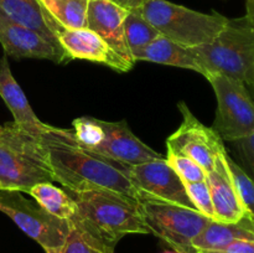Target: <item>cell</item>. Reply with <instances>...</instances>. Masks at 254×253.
<instances>
[{"mask_svg": "<svg viewBox=\"0 0 254 253\" xmlns=\"http://www.w3.org/2000/svg\"><path fill=\"white\" fill-rule=\"evenodd\" d=\"M41 138L49 150L55 181L68 192L108 190L141 201L128 176L129 166L79 148L61 128L52 126Z\"/></svg>", "mask_w": 254, "mask_h": 253, "instance_id": "obj_1", "label": "cell"}, {"mask_svg": "<svg viewBox=\"0 0 254 253\" xmlns=\"http://www.w3.org/2000/svg\"><path fill=\"white\" fill-rule=\"evenodd\" d=\"M76 202L72 218L94 237L116 247L127 235H148L140 202L108 190L68 192Z\"/></svg>", "mask_w": 254, "mask_h": 253, "instance_id": "obj_2", "label": "cell"}, {"mask_svg": "<svg viewBox=\"0 0 254 253\" xmlns=\"http://www.w3.org/2000/svg\"><path fill=\"white\" fill-rule=\"evenodd\" d=\"M49 150L41 136H35L14 122L0 133V190L27 192L41 183H54Z\"/></svg>", "mask_w": 254, "mask_h": 253, "instance_id": "obj_3", "label": "cell"}, {"mask_svg": "<svg viewBox=\"0 0 254 253\" xmlns=\"http://www.w3.org/2000/svg\"><path fill=\"white\" fill-rule=\"evenodd\" d=\"M140 11L161 36L185 47L212 42L230 20L217 11L205 14L168 0H146Z\"/></svg>", "mask_w": 254, "mask_h": 253, "instance_id": "obj_4", "label": "cell"}, {"mask_svg": "<svg viewBox=\"0 0 254 253\" xmlns=\"http://www.w3.org/2000/svg\"><path fill=\"white\" fill-rule=\"evenodd\" d=\"M203 77L222 73L247 84L254 68V27L243 19L228 20L227 26L210 44L192 47Z\"/></svg>", "mask_w": 254, "mask_h": 253, "instance_id": "obj_5", "label": "cell"}, {"mask_svg": "<svg viewBox=\"0 0 254 253\" xmlns=\"http://www.w3.org/2000/svg\"><path fill=\"white\" fill-rule=\"evenodd\" d=\"M139 202L150 233L170 246L171 250L180 253H198L192 246L193 238L213 220L184 206L155 200Z\"/></svg>", "mask_w": 254, "mask_h": 253, "instance_id": "obj_6", "label": "cell"}, {"mask_svg": "<svg viewBox=\"0 0 254 253\" xmlns=\"http://www.w3.org/2000/svg\"><path fill=\"white\" fill-rule=\"evenodd\" d=\"M217 99L212 128L222 140L233 141L254 131V99L247 86L222 73L206 77Z\"/></svg>", "mask_w": 254, "mask_h": 253, "instance_id": "obj_7", "label": "cell"}, {"mask_svg": "<svg viewBox=\"0 0 254 253\" xmlns=\"http://www.w3.org/2000/svg\"><path fill=\"white\" fill-rule=\"evenodd\" d=\"M0 211L45 251L64 248L71 227L69 220L51 215L14 190H0Z\"/></svg>", "mask_w": 254, "mask_h": 253, "instance_id": "obj_8", "label": "cell"}, {"mask_svg": "<svg viewBox=\"0 0 254 253\" xmlns=\"http://www.w3.org/2000/svg\"><path fill=\"white\" fill-rule=\"evenodd\" d=\"M178 106L184 117L183 123L168 138L166 148L190 156L205 169L206 173H210L215 169L216 160L227 151L223 140L215 129L201 123L186 103L180 102Z\"/></svg>", "mask_w": 254, "mask_h": 253, "instance_id": "obj_9", "label": "cell"}, {"mask_svg": "<svg viewBox=\"0 0 254 253\" xmlns=\"http://www.w3.org/2000/svg\"><path fill=\"white\" fill-rule=\"evenodd\" d=\"M128 176L141 200H155L196 210L185 184L165 158L129 166Z\"/></svg>", "mask_w": 254, "mask_h": 253, "instance_id": "obj_10", "label": "cell"}, {"mask_svg": "<svg viewBox=\"0 0 254 253\" xmlns=\"http://www.w3.org/2000/svg\"><path fill=\"white\" fill-rule=\"evenodd\" d=\"M0 44L6 56L14 59L50 60L56 63L67 61L62 50L50 44L34 30L10 19L0 9Z\"/></svg>", "mask_w": 254, "mask_h": 253, "instance_id": "obj_11", "label": "cell"}, {"mask_svg": "<svg viewBox=\"0 0 254 253\" xmlns=\"http://www.w3.org/2000/svg\"><path fill=\"white\" fill-rule=\"evenodd\" d=\"M101 122L106 136L104 140L92 150V153L98 154L126 166L138 165V164L164 158L160 153L144 144L130 130L126 121Z\"/></svg>", "mask_w": 254, "mask_h": 253, "instance_id": "obj_12", "label": "cell"}, {"mask_svg": "<svg viewBox=\"0 0 254 253\" xmlns=\"http://www.w3.org/2000/svg\"><path fill=\"white\" fill-rule=\"evenodd\" d=\"M59 42L68 60H87L106 64L117 72H128L134 67L122 59L101 36L87 27L62 29L59 34Z\"/></svg>", "mask_w": 254, "mask_h": 253, "instance_id": "obj_13", "label": "cell"}, {"mask_svg": "<svg viewBox=\"0 0 254 253\" xmlns=\"http://www.w3.org/2000/svg\"><path fill=\"white\" fill-rule=\"evenodd\" d=\"M129 10L112 0H89L87 29L101 36L122 59L134 66L133 56L126 41L124 20Z\"/></svg>", "mask_w": 254, "mask_h": 253, "instance_id": "obj_14", "label": "cell"}, {"mask_svg": "<svg viewBox=\"0 0 254 253\" xmlns=\"http://www.w3.org/2000/svg\"><path fill=\"white\" fill-rule=\"evenodd\" d=\"M227 151L216 160L215 169L207 173V183L212 198L215 221L237 223L245 217H251L240 200L231 179L227 164Z\"/></svg>", "mask_w": 254, "mask_h": 253, "instance_id": "obj_15", "label": "cell"}, {"mask_svg": "<svg viewBox=\"0 0 254 253\" xmlns=\"http://www.w3.org/2000/svg\"><path fill=\"white\" fill-rule=\"evenodd\" d=\"M0 97L11 112L14 123L27 133L42 136L52 128V126L42 123L34 113L24 91L12 76L6 55L0 60Z\"/></svg>", "mask_w": 254, "mask_h": 253, "instance_id": "obj_16", "label": "cell"}, {"mask_svg": "<svg viewBox=\"0 0 254 253\" xmlns=\"http://www.w3.org/2000/svg\"><path fill=\"white\" fill-rule=\"evenodd\" d=\"M0 9L10 19L34 30L50 44L62 50L59 42L62 27L52 19L40 0H0Z\"/></svg>", "mask_w": 254, "mask_h": 253, "instance_id": "obj_17", "label": "cell"}, {"mask_svg": "<svg viewBox=\"0 0 254 253\" xmlns=\"http://www.w3.org/2000/svg\"><path fill=\"white\" fill-rule=\"evenodd\" d=\"M134 61H146L166 66L192 69L203 76V68L192 47H185L171 41L165 36H160L151 44L133 54Z\"/></svg>", "mask_w": 254, "mask_h": 253, "instance_id": "obj_18", "label": "cell"}, {"mask_svg": "<svg viewBox=\"0 0 254 253\" xmlns=\"http://www.w3.org/2000/svg\"><path fill=\"white\" fill-rule=\"evenodd\" d=\"M238 240L254 241V220L245 217L237 223L211 221L192 241L197 252L220 251Z\"/></svg>", "mask_w": 254, "mask_h": 253, "instance_id": "obj_19", "label": "cell"}, {"mask_svg": "<svg viewBox=\"0 0 254 253\" xmlns=\"http://www.w3.org/2000/svg\"><path fill=\"white\" fill-rule=\"evenodd\" d=\"M36 203L44 210L62 220H71L76 213V202L68 192L52 185V183H41L29 191Z\"/></svg>", "mask_w": 254, "mask_h": 253, "instance_id": "obj_20", "label": "cell"}, {"mask_svg": "<svg viewBox=\"0 0 254 253\" xmlns=\"http://www.w3.org/2000/svg\"><path fill=\"white\" fill-rule=\"evenodd\" d=\"M52 19L64 30L87 27L89 0H40Z\"/></svg>", "mask_w": 254, "mask_h": 253, "instance_id": "obj_21", "label": "cell"}, {"mask_svg": "<svg viewBox=\"0 0 254 253\" xmlns=\"http://www.w3.org/2000/svg\"><path fill=\"white\" fill-rule=\"evenodd\" d=\"M124 34L131 56L134 52L143 49L161 36L160 32L144 17L140 9L128 11L124 20Z\"/></svg>", "mask_w": 254, "mask_h": 253, "instance_id": "obj_22", "label": "cell"}, {"mask_svg": "<svg viewBox=\"0 0 254 253\" xmlns=\"http://www.w3.org/2000/svg\"><path fill=\"white\" fill-rule=\"evenodd\" d=\"M69 233L62 253H114L116 247L94 237L73 218L69 220Z\"/></svg>", "mask_w": 254, "mask_h": 253, "instance_id": "obj_23", "label": "cell"}, {"mask_svg": "<svg viewBox=\"0 0 254 253\" xmlns=\"http://www.w3.org/2000/svg\"><path fill=\"white\" fill-rule=\"evenodd\" d=\"M227 164L238 197L242 201L248 215L254 220V181L230 155H227Z\"/></svg>", "mask_w": 254, "mask_h": 253, "instance_id": "obj_24", "label": "cell"}, {"mask_svg": "<svg viewBox=\"0 0 254 253\" xmlns=\"http://www.w3.org/2000/svg\"><path fill=\"white\" fill-rule=\"evenodd\" d=\"M165 159L170 164L171 168L176 171V174L180 176L184 184L203 181L207 179V173L205 171V169L190 156L183 155V154L175 153V151L168 149Z\"/></svg>", "mask_w": 254, "mask_h": 253, "instance_id": "obj_25", "label": "cell"}, {"mask_svg": "<svg viewBox=\"0 0 254 253\" xmlns=\"http://www.w3.org/2000/svg\"><path fill=\"white\" fill-rule=\"evenodd\" d=\"M185 189L196 210L206 217L215 221V211H213L207 179L203 181H196V183H185Z\"/></svg>", "mask_w": 254, "mask_h": 253, "instance_id": "obj_26", "label": "cell"}, {"mask_svg": "<svg viewBox=\"0 0 254 253\" xmlns=\"http://www.w3.org/2000/svg\"><path fill=\"white\" fill-rule=\"evenodd\" d=\"M242 163V169L254 181V131L250 135L231 141Z\"/></svg>", "mask_w": 254, "mask_h": 253, "instance_id": "obj_27", "label": "cell"}, {"mask_svg": "<svg viewBox=\"0 0 254 253\" xmlns=\"http://www.w3.org/2000/svg\"><path fill=\"white\" fill-rule=\"evenodd\" d=\"M203 253H254V241L238 240L230 243L225 248L220 251H213V252H203Z\"/></svg>", "mask_w": 254, "mask_h": 253, "instance_id": "obj_28", "label": "cell"}, {"mask_svg": "<svg viewBox=\"0 0 254 253\" xmlns=\"http://www.w3.org/2000/svg\"><path fill=\"white\" fill-rule=\"evenodd\" d=\"M119 6L124 7L127 10H134V9H140L144 5L146 0H112Z\"/></svg>", "mask_w": 254, "mask_h": 253, "instance_id": "obj_29", "label": "cell"}, {"mask_svg": "<svg viewBox=\"0 0 254 253\" xmlns=\"http://www.w3.org/2000/svg\"><path fill=\"white\" fill-rule=\"evenodd\" d=\"M243 19L250 26L254 27V0H246V16Z\"/></svg>", "mask_w": 254, "mask_h": 253, "instance_id": "obj_30", "label": "cell"}, {"mask_svg": "<svg viewBox=\"0 0 254 253\" xmlns=\"http://www.w3.org/2000/svg\"><path fill=\"white\" fill-rule=\"evenodd\" d=\"M246 86H247V88H248V91H250L251 96H252V97H253V99H254V68H253L252 77H251L250 82H248V83L246 84Z\"/></svg>", "mask_w": 254, "mask_h": 253, "instance_id": "obj_31", "label": "cell"}, {"mask_svg": "<svg viewBox=\"0 0 254 253\" xmlns=\"http://www.w3.org/2000/svg\"><path fill=\"white\" fill-rule=\"evenodd\" d=\"M46 253H62V250H47L45 251Z\"/></svg>", "mask_w": 254, "mask_h": 253, "instance_id": "obj_32", "label": "cell"}, {"mask_svg": "<svg viewBox=\"0 0 254 253\" xmlns=\"http://www.w3.org/2000/svg\"><path fill=\"white\" fill-rule=\"evenodd\" d=\"M163 253H180V252H178V251H174V250H171V251H164Z\"/></svg>", "mask_w": 254, "mask_h": 253, "instance_id": "obj_33", "label": "cell"}, {"mask_svg": "<svg viewBox=\"0 0 254 253\" xmlns=\"http://www.w3.org/2000/svg\"><path fill=\"white\" fill-rule=\"evenodd\" d=\"M1 130H2V126H1V124H0V133H1Z\"/></svg>", "mask_w": 254, "mask_h": 253, "instance_id": "obj_34", "label": "cell"}, {"mask_svg": "<svg viewBox=\"0 0 254 253\" xmlns=\"http://www.w3.org/2000/svg\"><path fill=\"white\" fill-rule=\"evenodd\" d=\"M198 253H203V252H198Z\"/></svg>", "mask_w": 254, "mask_h": 253, "instance_id": "obj_35", "label": "cell"}]
</instances>
